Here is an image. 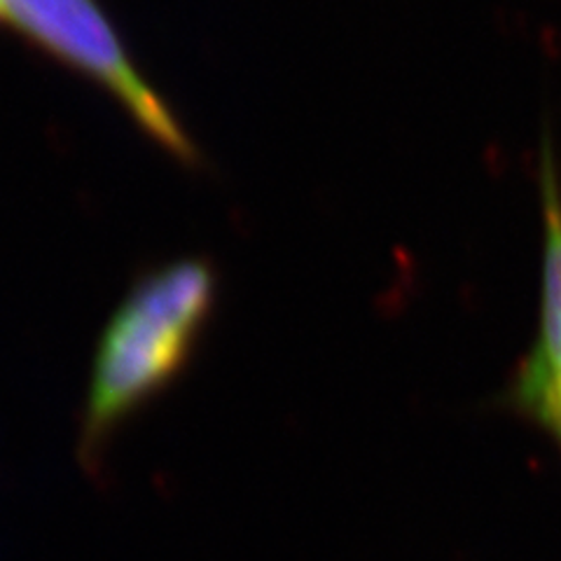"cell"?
Segmentation results:
<instances>
[{"instance_id": "obj_1", "label": "cell", "mask_w": 561, "mask_h": 561, "mask_svg": "<svg viewBox=\"0 0 561 561\" xmlns=\"http://www.w3.org/2000/svg\"><path fill=\"white\" fill-rule=\"evenodd\" d=\"M214 305L216 272L199 257L136 280L96 346L80 428L87 466H96L113 433L185 370Z\"/></svg>"}, {"instance_id": "obj_2", "label": "cell", "mask_w": 561, "mask_h": 561, "mask_svg": "<svg viewBox=\"0 0 561 561\" xmlns=\"http://www.w3.org/2000/svg\"><path fill=\"white\" fill-rule=\"evenodd\" d=\"M0 24L103 87L173 160L199 164L197 146L134 66L99 0H0Z\"/></svg>"}, {"instance_id": "obj_3", "label": "cell", "mask_w": 561, "mask_h": 561, "mask_svg": "<svg viewBox=\"0 0 561 561\" xmlns=\"http://www.w3.org/2000/svg\"><path fill=\"white\" fill-rule=\"evenodd\" d=\"M540 197L546 243L538 340L507 381L501 402L552 433L561 424V181L550 138H546L540 154Z\"/></svg>"}, {"instance_id": "obj_4", "label": "cell", "mask_w": 561, "mask_h": 561, "mask_svg": "<svg viewBox=\"0 0 561 561\" xmlns=\"http://www.w3.org/2000/svg\"><path fill=\"white\" fill-rule=\"evenodd\" d=\"M552 435L557 437V440H559V447H561V424H559V426L552 431Z\"/></svg>"}]
</instances>
